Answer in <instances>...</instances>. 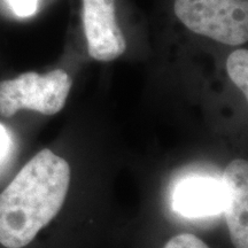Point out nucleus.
<instances>
[{
  "instance_id": "obj_1",
  "label": "nucleus",
  "mask_w": 248,
  "mask_h": 248,
  "mask_svg": "<svg viewBox=\"0 0 248 248\" xmlns=\"http://www.w3.org/2000/svg\"><path fill=\"white\" fill-rule=\"evenodd\" d=\"M70 184V167L49 150L28 162L0 194V244L23 248L60 212Z\"/></svg>"
},
{
  "instance_id": "obj_2",
  "label": "nucleus",
  "mask_w": 248,
  "mask_h": 248,
  "mask_svg": "<svg viewBox=\"0 0 248 248\" xmlns=\"http://www.w3.org/2000/svg\"><path fill=\"white\" fill-rule=\"evenodd\" d=\"M175 14L186 28L222 44L248 39V0H175Z\"/></svg>"
},
{
  "instance_id": "obj_3",
  "label": "nucleus",
  "mask_w": 248,
  "mask_h": 248,
  "mask_svg": "<svg viewBox=\"0 0 248 248\" xmlns=\"http://www.w3.org/2000/svg\"><path fill=\"white\" fill-rule=\"evenodd\" d=\"M73 80L64 70L46 75L29 71L14 79L0 82V115L11 117L20 109L54 115L66 105Z\"/></svg>"
},
{
  "instance_id": "obj_4",
  "label": "nucleus",
  "mask_w": 248,
  "mask_h": 248,
  "mask_svg": "<svg viewBox=\"0 0 248 248\" xmlns=\"http://www.w3.org/2000/svg\"><path fill=\"white\" fill-rule=\"evenodd\" d=\"M116 0H82L83 26L89 55L98 61H113L126 48L123 32L117 26Z\"/></svg>"
},
{
  "instance_id": "obj_5",
  "label": "nucleus",
  "mask_w": 248,
  "mask_h": 248,
  "mask_svg": "<svg viewBox=\"0 0 248 248\" xmlns=\"http://www.w3.org/2000/svg\"><path fill=\"white\" fill-rule=\"evenodd\" d=\"M172 209L190 218L215 216L224 208V185L222 178L206 175L186 176L175 186Z\"/></svg>"
},
{
  "instance_id": "obj_6",
  "label": "nucleus",
  "mask_w": 248,
  "mask_h": 248,
  "mask_svg": "<svg viewBox=\"0 0 248 248\" xmlns=\"http://www.w3.org/2000/svg\"><path fill=\"white\" fill-rule=\"evenodd\" d=\"M226 224L235 248H248V163L235 159L222 177Z\"/></svg>"
},
{
  "instance_id": "obj_7",
  "label": "nucleus",
  "mask_w": 248,
  "mask_h": 248,
  "mask_svg": "<svg viewBox=\"0 0 248 248\" xmlns=\"http://www.w3.org/2000/svg\"><path fill=\"white\" fill-rule=\"evenodd\" d=\"M226 70L232 82L248 98V51L239 48L232 52L226 60Z\"/></svg>"
},
{
  "instance_id": "obj_8",
  "label": "nucleus",
  "mask_w": 248,
  "mask_h": 248,
  "mask_svg": "<svg viewBox=\"0 0 248 248\" xmlns=\"http://www.w3.org/2000/svg\"><path fill=\"white\" fill-rule=\"evenodd\" d=\"M164 248H209L200 238L192 233H182L171 238Z\"/></svg>"
},
{
  "instance_id": "obj_9",
  "label": "nucleus",
  "mask_w": 248,
  "mask_h": 248,
  "mask_svg": "<svg viewBox=\"0 0 248 248\" xmlns=\"http://www.w3.org/2000/svg\"><path fill=\"white\" fill-rule=\"evenodd\" d=\"M12 9L17 16L28 17L36 12L38 0H8Z\"/></svg>"
},
{
  "instance_id": "obj_10",
  "label": "nucleus",
  "mask_w": 248,
  "mask_h": 248,
  "mask_svg": "<svg viewBox=\"0 0 248 248\" xmlns=\"http://www.w3.org/2000/svg\"><path fill=\"white\" fill-rule=\"evenodd\" d=\"M9 148H11V137L5 126L0 124V162L5 159Z\"/></svg>"
}]
</instances>
